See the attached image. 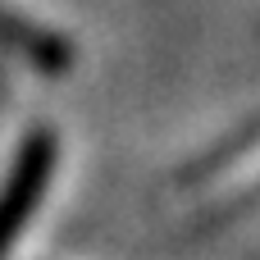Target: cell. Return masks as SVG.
I'll use <instances>...</instances> for the list:
<instances>
[{
	"mask_svg": "<svg viewBox=\"0 0 260 260\" xmlns=\"http://www.w3.org/2000/svg\"><path fill=\"white\" fill-rule=\"evenodd\" d=\"M55 155H59V137L50 128H32L23 137V146L0 183V260L14 251L18 233L37 215V206L50 187V174H55Z\"/></svg>",
	"mask_w": 260,
	"mask_h": 260,
	"instance_id": "1",
	"label": "cell"
},
{
	"mask_svg": "<svg viewBox=\"0 0 260 260\" xmlns=\"http://www.w3.org/2000/svg\"><path fill=\"white\" fill-rule=\"evenodd\" d=\"M0 46L14 50L18 59H27L32 69H41V73H69L73 59H78L69 37H59V32H50V27H41V23H32V18H23L5 5H0Z\"/></svg>",
	"mask_w": 260,
	"mask_h": 260,
	"instance_id": "2",
	"label": "cell"
}]
</instances>
